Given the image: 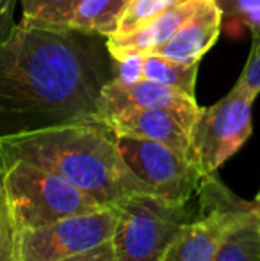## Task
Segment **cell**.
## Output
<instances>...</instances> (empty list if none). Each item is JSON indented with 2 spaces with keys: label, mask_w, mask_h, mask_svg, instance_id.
Returning a JSON list of instances; mask_svg holds the SVG:
<instances>
[{
  "label": "cell",
  "mask_w": 260,
  "mask_h": 261,
  "mask_svg": "<svg viewBox=\"0 0 260 261\" xmlns=\"http://www.w3.org/2000/svg\"><path fill=\"white\" fill-rule=\"evenodd\" d=\"M112 62L98 36L18 23L0 45V137L98 119Z\"/></svg>",
  "instance_id": "1"
},
{
  "label": "cell",
  "mask_w": 260,
  "mask_h": 261,
  "mask_svg": "<svg viewBox=\"0 0 260 261\" xmlns=\"http://www.w3.org/2000/svg\"><path fill=\"white\" fill-rule=\"evenodd\" d=\"M0 158L4 165L25 160L49 169L104 206H114L135 194L152 196L127 169L118 137L102 119L0 137Z\"/></svg>",
  "instance_id": "2"
},
{
  "label": "cell",
  "mask_w": 260,
  "mask_h": 261,
  "mask_svg": "<svg viewBox=\"0 0 260 261\" xmlns=\"http://www.w3.org/2000/svg\"><path fill=\"white\" fill-rule=\"evenodd\" d=\"M4 187L14 233L104 208L63 176L25 160L6 165Z\"/></svg>",
  "instance_id": "3"
},
{
  "label": "cell",
  "mask_w": 260,
  "mask_h": 261,
  "mask_svg": "<svg viewBox=\"0 0 260 261\" xmlns=\"http://www.w3.org/2000/svg\"><path fill=\"white\" fill-rule=\"evenodd\" d=\"M114 233L118 261H162L175 234L193 219L187 203H171L150 194H135L118 203Z\"/></svg>",
  "instance_id": "4"
},
{
  "label": "cell",
  "mask_w": 260,
  "mask_h": 261,
  "mask_svg": "<svg viewBox=\"0 0 260 261\" xmlns=\"http://www.w3.org/2000/svg\"><path fill=\"white\" fill-rule=\"evenodd\" d=\"M255 98L253 93L235 82L225 98L200 109L191 128V156L205 176L216 174L251 137Z\"/></svg>",
  "instance_id": "5"
},
{
  "label": "cell",
  "mask_w": 260,
  "mask_h": 261,
  "mask_svg": "<svg viewBox=\"0 0 260 261\" xmlns=\"http://www.w3.org/2000/svg\"><path fill=\"white\" fill-rule=\"evenodd\" d=\"M120 210L104 206L34 229L14 233V261H61L112 240Z\"/></svg>",
  "instance_id": "6"
},
{
  "label": "cell",
  "mask_w": 260,
  "mask_h": 261,
  "mask_svg": "<svg viewBox=\"0 0 260 261\" xmlns=\"http://www.w3.org/2000/svg\"><path fill=\"white\" fill-rule=\"evenodd\" d=\"M118 149L132 176L171 203H189L207 178L191 156L162 142L118 137Z\"/></svg>",
  "instance_id": "7"
},
{
  "label": "cell",
  "mask_w": 260,
  "mask_h": 261,
  "mask_svg": "<svg viewBox=\"0 0 260 261\" xmlns=\"http://www.w3.org/2000/svg\"><path fill=\"white\" fill-rule=\"evenodd\" d=\"M200 215L175 234L162 261H212L230 229L250 212L251 203L233 196L210 174L200 189Z\"/></svg>",
  "instance_id": "8"
},
{
  "label": "cell",
  "mask_w": 260,
  "mask_h": 261,
  "mask_svg": "<svg viewBox=\"0 0 260 261\" xmlns=\"http://www.w3.org/2000/svg\"><path fill=\"white\" fill-rule=\"evenodd\" d=\"M123 109L166 110L175 114L191 130L201 107H198L196 96L153 80L143 79L134 84H122L112 79L102 87L98 98V119Z\"/></svg>",
  "instance_id": "9"
},
{
  "label": "cell",
  "mask_w": 260,
  "mask_h": 261,
  "mask_svg": "<svg viewBox=\"0 0 260 261\" xmlns=\"http://www.w3.org/2000/svg\"><path fill=\"white\" fill-rule=\"evenodd\" d=\"M102 121L118 137H135L162 142L191 156V130L171 112L123 109L102 117Z\"/></svg>",
  "instance_id": "10"
},
{
  "label": "cell",
  "mask_w": 260,
  "mask_h": 261,
  "mask_svg": "<svg viewBox=\"0 0 260 261\" xmlns=\"http://www.w3.org/2000/svg\"><path fill=\"white\" fill-rule=\"evenodd\" d=\"M223 27V13L214 0H205L201 7L177 31V34L152 54L162 55L182 64H195L216 45Z\"/></svg>",
  "instance_id": "11"
},
{
  "label": "cell",
  "mask_w": 260,
  "mask_h": 261,
  "mask_svg": "<svg viewBox=\"0 0 260 261\" xmlns=\"http://www.w3.org/2000/svg\"><path fill=\"white\" fill-rule=\"evenodd\" d=\"M205 0H189L166 11L141 29L123 36H109L105 39L107 52L112 59H122L132 54H152L155 48L170 41L177 31L196 13Z\"/></svg>",
  "instance_id": "12"
},
{
  "label": "cell",
  "mask_w": 260,
  "mask_h": 261,
  "mask_svg": "<svg viewBox=\"0 0 260 261\" xmlns=\"http://www.w3.org/2000/svg\"><path fill=\"white\" fill-rule=\"evenodd\" d=\"M132 0H80L69 29L105 38L116 34Z\"/></svg>",
  "instance_id": "13"
},
{
  "label": "cell",
  "mask_w": 260,
  "mask_h": 261,
  "mask_svg": "<svg viewBox=\"0 0 260 261\" xmlns=\"http://www.w3.org/2000/svg\"><path fill=\"white\" fill-rule=\"evenodd\" d=\"M212 261H260V219L251 208L226 233Z\"/></svg>",
  "instance_id": "14"
},
{
  "label": "cell",
  "mask_w": 260,
  "mask_h": 261,
  "mask_svg": "<svg viewBox=\"0 0 260 261\" xmlns=\"http://www.w3.org/2000/svg\"><path fill=\"white\" fill-rule=\"evenodd\" d=\"M20 25L43 31H72L69 25L80 0H20Z\"/></svg>",
  "instance_id": "15"
},
{
  "label": "cell",
  "mask_w": 260,
  "mask_h": 261,
  "mask_svg": "<svg viewBox=\"0 0 260 261\" xmlns=\"http://www.w3.org/2000/svg\"><path fill=\"white\" fill-rule=\"evenodd\" d=\"M143 79L153 80L162 86L175 87L178 91L196 96V79L200 62L195 64H182V62L171 61L157 54H143Z\"/></svg>",
  "instance_id": "16"
},
{
  "label": "cell",
  "mask_w": 260,
  "mask_h": 261,
  "mask_svg": "<svg viewBox=\"0 0 260 261\" xmlns=\"http://www.w3.org/2000/svg\"><path fill=\"white\" fill-rule=\"evenodd\" d=\"M184 2H189V0H132L125 14H123L122 21H120L118 31L112 36L130 34V32L137 31L143 25L150 23L157 16H160L166 11L173 9V7L180 6Z\"/></svg>",
  "instance_id": "17"
},
{
  "label": "cell",
  "mask_w": 260,
  "mask_h": 261,
  "mask_svg": "<svg viewBox=\"0 0 260 261\" xmlns=\"http://www.w3.org/2000/svg\"><path fill=\"white\" fill-rule=\"evenodd\" d=\"M223 13V23L260 29V0H214Z\"/></svg>",
  "instance_id": "18"
},
{
  "label": "cell",
  "mask_w": 260,
  "mask_h": 261,
  "mask_svg": "<svg viewBox=\"0 0 260 261\" xmlns=\"http://www.w3.org/2000/svg\"><path fill=\"white\" fill-rule=\"evenodd\" d=\"M4 169L6 165L0 158V261H14V227L4 187Z\"/></svg>",
  "instance_id": "19"
},
{
  "label": "cell",
  "mask_w": 260,
  "mask_h": 261,
  "mask_svg": "<svg viewBox=\"0 0 260 261\" xmlns=\"http://www.w3.org/2000/svg\"><path fill=\"white\" fill-rule=\"evenodd\" d=\"M237 84L246 87L255 96L260 94V29H251V50Z\"/></svg>",
  "instance_id": "20"
},
{
  "label": "cell",
  "mask_w": 260,
  "mask_h": 261,
  "mask_svg": "<svg viewBox=\"0 0 260 261\" xmlns=\"http://www.w3.org/2000/svg\"><path fill=\"white\" fill-rule=\"evenodd\" d=\"M143 54L125 55L122 59H112V68H114V76L122 84H134L143 80Z\"/></svg>",
  "instance_id": "21"
},
{
  "label": "cell",
  "mask_w": 260,
  "mask_h": 261,
  "mask_svg": "<svg viewBox=\"0 0 260 261\" xmlns=\"http://www.w3.org/2000/svg\"><path fill=\"white\" fill-rule=\"evenodd\" d=\"M61 261H118V258H116L114 242L109 240L105 244L98 245V247L89 249L86 252H80V254L69 256V258Z\"/></svg>",
  "instance_id": "22"
},
{
  "label": "cell",
  "mask_w": 260,
  "mask_h": 261,
  "mask_svg": "<svg viewBox=\"0 0 260 261\" xmlns=\"http://www.w3.org/2000/svg\"><path fill=\"white\" fill-rule=\"evenodd\" d=\"M18 0H0V45L9 39L14 27V7Z\"/></svg>",
  "instance_id": "23"
},
{
  "label": "cell",
  "mask_w": 260,
  "mask_h": 261,
  "mask_svg": "<svg viewBox=\"0 0 260 261\" xmlns=\"http://www.w3.org/2000/svg\"><path fill=\"white\" fill-rule=\"evenodd\" d=\"M253 208H255V212H257V215H258V219H260V194L257 196V199L253 201Z\"/></svg>",
  "instance_id": "24"
}]
</instances>
